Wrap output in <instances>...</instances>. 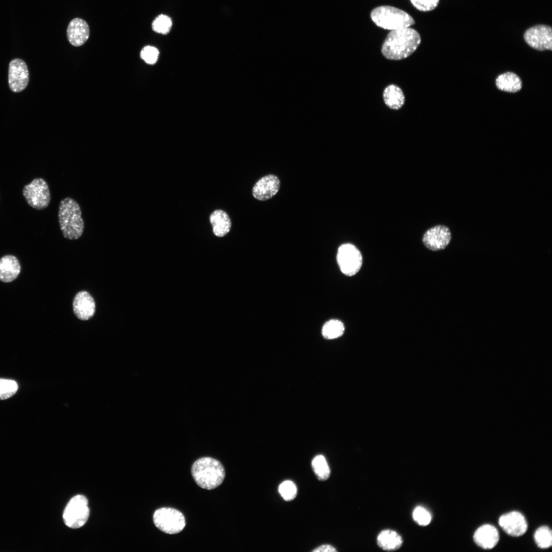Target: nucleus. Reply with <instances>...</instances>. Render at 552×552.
<instances>
[{"label":"nucleus","mask_w":552,"mask_h":552,"mask_svg":"<svg viewBox=\"0 0 552 552\" xmlns=\"http://www.w3.org/2000/svg\"><path fill=\"white\" fill-rule=\"evenodd\" d=\"M421 41L419 33L411 28L392 30L385 38L381 52L389 60H399L411 55Z\"/></svg>","instance_id":"nucleus-1"},{"label":"nucleus","mask_w":552,"mask_h":552,"mask_svg":"<svg viewBox=\"0 0 552 552\" xmlns=\"http://www.w3.org/2000/svg\"><path fill=\"white\" fill-rule=\"evenodd\" d=\"M58 222L63 237L68 240L80 238L84 229V222L78 203L72 198L67 197L60 202Z\"/></svg>","instance_id":"nucleus-2"},{"label":"nucleus","mask_w":552,"mask_h":552,"mask_svg":"<svg viewBox=\"0 0 552 552\" xmlns=\"http://www.w3.org/2000/svg\"><path fill=\"white\" fill-rule=\"evenodd\" d=\"M191 473L197 485L206 490L219 487L223 481L225 473L224 467L218 460L204 457L192 465Z\"/></svg>","instance_id":"nucleus-3"},{"label":"nucleus","mask_w":552,"mask_h":552,"mask_svg":"<svg viewBox=\"0 0 552 552\" xmlns=\"http://www.w3.org/2000/svg\"><path fill=\"white\" fill-rule=\"evenodd\" d=\"M371 18L376 26L389 30L408 28L415 24L414 19L407 12L390 6L374 8L371 13Z\"/></svg>","instance_id":"nucleus-4"},{"label":"nucleus","mask_w":552,"mask_h":552,"mask_svg":"<svg viewBox=\"0 0 552 552\" xmlns=\"http://www.w3.org/2000/svg\"><path fill=\"white\" fill-rule=\"evenodd\" d=\"M153 520L159 530L169 534L180 533L186 525L183 515L180 511L171 508H162L155 511Z\"/></svg>","instance_id":"nucleus-5"},{"label":"nucleus","mask_w":552,"mask_h":552,"mask_svg":"<svg viewBox=\"0 0 552 552\" xmlns=\"http://www.w3.org/2000/svg\"><path fill=\"white\" fill-rule=\"evenodd\" d=\"M89 515L88 500L83 495L73 497L66 505L63 514L64 522L72 528L81 527L87 521Z\"/></svg>","instance_id":"nucleus-6"},{"label":"nucleus","mask_w":552,"mask_h":552,"mask_svg":"<svg viewBox=\"0 0 552 552\" xmlns=\"http://www.w3.org/2000/svg\"><path fill=\"white\" fill-rule=\"evenodd\" d=\"M22 194L28 204L38 210L48 207L51 200L49 186L45 180L41 178H35L25 186Z\"/></svg>","instance_id":"nucleus-7"},{"label":"nucleus","mask_w":552,"mask_h":552,"mask_svg":"<svg viewBox=\"0 0 552 552\" xmlns=\"http://www.w3.org/2000/svg\"><path fill=\"white\" fill-rule=\"evenodd\" d=\"M336 260L342 273L349 277L356 274L362 264L360 251L350 243L343 244L338 248Z\"/></svg>","instance_id":"nucleus-8"},{"label":"nucleus","mask_w":552,"mask_h":552,"mask_svg":"<svg viewBox=\"0 0 552 552\" xmlns=\"http://www.w3.org/2000/svg\"><path fill=\"white\" fill-rule=\"evenodd\" d=\"M524 39L531 48L538 50H552V29L544 25L530 28L524 34Z\"/></svg>","instance_id":"nucleus-9"},{"label":"nucleus","mask_w":552,"mask_h":552,"mask_svg":"<svg viewBox=\"0 0 552 552\" xmlns=\"http://www.w3.org/2000/svg\"><path fill=\"white\" fill-rule=\"evenodd\" d=\"M451 240L450 229L443 225H436L429 228L424 233L422 238L424 246L432 251L445 249Z\"/></svg>","instance_id":"nucleus-10"},{"label":"nucleus","mask_w":552,"mask_h":552,"mask_svg":"<svg viewBox=\"0 0 552 552\" xmlns=\"http://www.w3.org/2000/svg\"><path fill=\"white\" fill-rule=\"evenodd\" d=\"M29 76L27 64L22 60L16 58L10 62L8 83L11 91L19 93L25 89L29 82Z\"/></svg>","instance_id":"nucleus-11"},{"label":"nucleus","mask_w":552,"mask_h":552,"mask_svg":"<svg viewBox=\"0 0 552 552\" xmlns=\"http://www.w3.org/2000/svg\"><path fill=\"white\" fill-rule=\"evenodd\" d=\"M499 524L507 534L514 537L522 536L527 528L525 517L516 511L509 512L500 516Z\"/></svg>","instance_id":"nucleus-12"},{"label":"nucleus","mask_w":552,"mask_h":552,"mask_svg":"<svg viewBox=\"0 0 552 552\" xmlns=\"http://www.w3.org/2000/svg\"><path fill=\"white\" fill-rule=\"evenodd\" d=\"M280 181L275 175L270 174L260 178L252 188L253 196L262 201L267 200L274 196L279 191Z\"/></svg>","instance_id":"nucleus-13"},{"label":"nucleus","mask_w":552,"mask_h":552,"mask_svg":"<svg viewBox=\"0 0 552 552\" xmlns=\"http://www.w3.org/2000/svg\"><path fill=\"white\" fill-rule=\"evenodd\" d=\"M73 311L78 318L86 320L91 318L96 310L95 301L86 291L79 292L75 295L73 303Z\"/></svg>","instance_id":"nucleus-14"},{"label":"nucleus","mask_w":552,"mask_h":552,"mask_svg":"<svg viewBox=\"0 0 552 552\" xmlns=\"http://www.w3.org/2000/svg\"><path fill=\"white\" fill-rule=\"evenodd\" d=\"M66 35L70 43L75 46L83 45L88 39L89 28L87 23L80 18H75L69 23Z\"/></svg>","instance_id":"nucleus-15"},{"label":"nucleus","mask_w":552,"mask_h":552,"mask_svg":"<svg viewBox=\"0 0 552 552\" xmlns=\"http://www.w3.org/2000/svg\"><path fill=\"white\" fill-rule=\"evenodd\" d=\"M499 534L494 526L485 524L477 529L473 539L476 544L484 549L493 548L499 541Z\"/></svg>","instance_id":"nucleus-16"},{"label":"nucleus","mask_w":552,"mask_h":552,"mask_svg":"<svg viewBox=\"0 0 552 552\" xmlns=\"http://www.w3.org/2000/svg\"><path fill=\"white\" fill-rule=\"evenodd\" d=\"M20 271L17 259L12 255H6L0 259V280L8 283L17 278Z\"/></svg>","instance_id":"nucleus-17"},{"label":"nucleus","mask_w":552,"mask_h":552,"mask_svg":"<svg viewBox=\"0 0 552 552\" xmlns=\"http://www.w3.org/2000/svg\"><path fill=\"white\" fill-rule=\"evenodd\" d=\"M210 221L213 233L216 236L223 237L229 232L231 221L227 214L224 211L221 210L214 211L210 216Z\"/></svg>","instance_id":"nucleus-18"},{"label":"nucleus","mask_w":552,"mask_h":552,"mask_svg":"<svg viewBox=\"0 0 552 552\" xmlns=\"http://www.w3.org/2000/svg\"><path fill=\"white\" fill-rule=\"evenodd\" d=\"M383 98L385 105L394 110L400 109L405 103V96L402 90L394 84H389L384 88Z\"/></svg>","instance_id":"nucleus-19"},{"label":"nucleus","mask_w":552,"mask_h":552,"mask_svg":"<svg viewBox=\"0 0 552 552\" xmlns=\"http://www.w3.org/2000/svg\"><path fill=\"white\" fill-rule=\"evenodd\" d=\"M377 540L379 547L387 551L396 550L403 543L402 537L397 532L388 529L382 531L378 535Z\"/></svg>","instance_id":"nucleus-20"},{"label":"nucleus","mask_w":552,"mask_h":552,"mask_svg":"<svg viewBox=\"0 0 552 552\" xmlns=\"http://www.w3.org/2000/svg\"><path fill=\"white\" fill-rule=\"evenodd\" d=\"M496 85L502 91L514 93L521 89L522 82L516 74L507 72L498 76L496 79Z\"/></svg>","instance_id":"nucleus-21"},{"label":"nucleus","mask_w":552,"mask_h":552,"mask_svg":"<svg viewBox=\"0 0 552 552\" xmlns=\"http://www.w3.org/2000/svg\"><path fill=\"white\" fill-rule=\"evenodd\" d=\"M344 329L342 322L338 319H331L324 325L321 333L325 338L333 339L342 336Z\"/></svg>","instance_id":"nucleus-22"},{"label":"nucleus","mask_w":552,"mask_h":552,"mask_svg":"<svg viewBox=\"0 0 552 552\" xmlns=\"http://www.w3.org/2000/svg\"><path fill=\"white\" fill-rule=\"evenodd\" d=\"M312 468L318 480L325 481L330 475V470L325 457L322 455L315 456L312 461Z\"/></svg>","instance_id":"nucleus-23"},{"label":"nucleus","mask_w":552,"mask_h":552,"mask_svg":"<svg viewBox=\"0 0 552 552\" xmlns=\"http://www.w3.org/2000/svg\"><path fill=\"white\" fill-rule=\"evenodd\" d=\"M534 539L538 546L541 548L550 547L552 544V534L550 528L546 526L538 528L535 533Z\"/></svg>","instance_id":"nucleus-24"},{"label":"nucleus","mask_w":552,"mask_h":552,"mask_svg":"<svg viewBox=\"0 0 552 552\" xmlns=\"http://www.w3.org/2000/svg\"><path fill=\"white\" fill-rule=\"evenodd\" d=\"M172 26L171 18L166 15L160 14L153 21L152 29L156 33L165 35L170 32Z\"/></svg>","instance_id":"nucleus-25"},{"label":"nucleus","mask_w":552,"mask_h":552,"mask_svg":"<svg viewBox=\"0 0 552 552\" xmlns=\"http://www.w3.org/2000/svg\"><path fill=\"white\" fill-rule=\"evenodd\" d=\"M17 389L18 385L14 380L0 379V400H5L13 396Z\"/></svg>","instance_id":"nucleus-26"},{"label":"nucleus","mask_w":552,"mask_h":552,"mask_svg":"<svg viewBox=\"0 0 552 552\" xmlns=\"http://www.w3.org/2000/svg\"><path fill=\"white\" fill-rule=\"evenodd\" d=\"M279 492L285 500L291 501L296 496L297 488L293 481L286 480L280 485Z\"/></svg>","instance_id":"nucleus-27"},{"label":"nucleus","mask_w":552,"mask_h":552,"mask_svg":"<svg viewBox=\"0 0 552 552\" xmlns=\"http://www.w3.org/2000/svg\"><path fill=\"white\" fill-rule=\"evenodd\" d=\"M412 517L416 523L422 526L427 525L431 520L430 512L422 506H418L415 508L412 512Z\"/></svg>","instance_id":"nucleus-28"},{"label":"nucleus","mask_w":552,"mask_h":552,"mask_svg":"<svg viewBox=\"0 0 552 552\" xmlns=\"http://www.w3.org/2000/svg\"><path fill=\"white\" fill-rule=\"evenodd\" d=\"M158 50L155 47L150 45L144 47L140 53L141 58L146 63L149 64L155 63L158 59Z\"/></svg>","instance_id":"nucleus-29"},{"label":"nucleus","mask_w":552,"mask_h":552,"mask_svg":"<svg viewBox=\"0 0 552 552\" xmlns=\"http://www.w3.org/2000/svg\"><path fill=\"white\" fill-rule=\"evenodd\" d=\"M412 5L418 10L427 12L434 9L440 0H410Z\"/></svg>","instance_id":"nucleus-30"},{"label":"nucleus","mask_w":552,"mask_h":552,"mask_svg":"<svg viewBox=\"0 0 552 552\" xmlns=\"http://www.w3.org/2000/svg\"><path fill=\"white\" fill-rule=\"evenodd\" d=\"M313 552H324V551H337L336 548L331 545L325 544L320 545L313 550Z\"/></svg>","instance_id":"nucleus-31"}]
</instances>
